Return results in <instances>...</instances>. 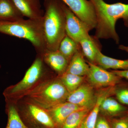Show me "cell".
I'll use <instances>...</instances> for the list:
<instances>
[{
	"mask_svg": "<svg viewBox=\"0 0 128 128\" xmlns=\"http://www.w3.org/2000/svg\"><path fill=\"white\" fill-rule=\"evenodd\" d=\"M43 22L47 50H58L66 35V17L61 0H44Z\"/></svg>",
	"mask_w": 128,
	"mask_h": 128,
	"instance_id": "7a4b0ae2",
	"label": "cell"
},
{
	"mask_svg": "<svg viewBox=\"0 0 128 128\" xmlns=\"http://www.w3.org/2000/svg\"><path fill=\"white\" fill-rule=\"evenodd\" d=\"M96 128H112L106 119L102 117L98 116L96 122Z\"/></svg>",
	"mask_w": 128,
	"mask_h": 128,
	"instance_id": "484cf974",
	"label": "cell"
},
{
	"mask_svg": "<svg viewBox=\"0 0 128 128\" xmlns=\"http://www.w3.org/2000/svg\"><path fill=\"white\" fill-rule=\"evenodd\" d=\"M28 113L34 120L45 128H56L52 119L44 108L31 102L27 105Z\"/></svg>",
	"mask_w": 128,
	"mask_h": 128,
	"instance_id": "5bb4252c",
	"label": "cell"
},
{
	"mask_svg": "<svg viewBox=\"0 0 128 128\" xmlns=\"http://www.w3.org/2000/svg\"><path fill=\"white\" fill-rule=\"evenodd\" d=\"M95 64L105 69L118 70H128V59L120 60L106 56L99 50L97 54Z\"/></svg>",
	"mask_w": 128,
	"mask_h": 128,
	"instance_id": "ac0fdd59",
	"label": "cell"
},
{
	"mask_svg": "<svg viewBox=\"0 0 128 128\" xmlns=\"http://www.w3.org/2000/svg\"><path fill=\"white\" fill-rule=\"evenodd\" d=\"M96 12V25L95 37L98 39L113 40L119 43V36L115 29L118 19L123 20L128 27V4L121 2L108 4L104 0H89Z\"/></svg>",
	"mask_w": 128,
	"mask_h": 128,
	"instance_id": "6da1fadb",
	"label": "cell"
},
{
	"mask_svg": "<svg viewBox=\"0 0 128 128\" xmlns=\"http://www.w3.org/2000/svg\"><path fill=\"white\" fill-rule=\"evenodd\" d=\"M80 49L79 44L66 34L60 42L58 50L70 62L73 55Z\"/></svg>",
	"mask_w": 128,
	"mask_h": 128,
	"instance_id": "44dd1931",
	"label": "cell"
},
{
	"mask_svg": "<svg viewBox=\"0 0 128 128\" xmlns=\"http://www.w3.org/2000/svg\"><path fill=\"white\" fill-rule=\"evenodd\" d=\"M112 128H128V116L113 120L112 122Z\"/></svg>",
	"mask_w": 128,
	"mask_h": 128,
	"instance_id": "cb8c5ba5",
	"label": "cell"
},
{
	"mask_svg": "<svg viewBox=\"0 0 128 128\" xmlns=\"http://www.w3.org/2000/svg\"><path fill=\"white\" fill-rule=\"evenodd\" d=\"M76 16L90 28H96V18L94 6L89 0H61Z\"/></svg>",
	"mask_w": 128,
	"mask_h": 128,
	"instance_id": "52a82bcc",
	"label": "cell"
},
{
	"mask_svg": "<svg viewBox=\"0 0 128 128\" xmlns=\"http://www.w3.org/2000/svg\"><path fill=\"white\" fill-rule=\"evenodd\" d=\"M118 48L121 50H124L128 52V46H124L123 45H120L119 46Z\"/></svg>",
	"mask_w": 128,
	"mask_h": 128,
	"instance_id": "83f0119b",
	"label": "cell"
},
{
	"mask_svg": "<svg viewBox=\"0 0 128 128\" xmlns=\"http://www.w3.org/2000/svg\"><path fill=\"white\" fill-rule=\"evenodd\" d=\"M24 18L12 0H0V20L16 21Z\"/></svg>",
	"mask_w": 128,
	"mask_h": 128,
	"instance_id": "e0dca14e",
	"label": "cell"
},
{
	"mask_svg": "<svg viewBox=\"0 0 128 128\" xmlns=\"http://www.w3.org/2000/svg\"><path fill=\"white\" fill-rule=\"evenodd\" d=\"M43 18L0 20V32L28 40L40 55L47 49L44 34Z\"/></svg>",
	"mask_w": 128,
	"mask_h": 128,
	"instance_id": "3957f363",
	"label": "cell"
},
{
	"mask_svg": "<svg viewBox=\"0 0 128 128\" xmlns=\"http://www.w3.org/2000/svg\"><path fill=\"white\" fill-rule=\"evenodd\" d=\"M126 108L110 96L104 98L100 107V112L106 116H116L126 111Z\"/></svg>",
	"mask_w": 128,
	"mask_h": 128,
	"instance_id": "d6986e66",
	"label": "cell"
},
{
	"mask_svg": "<svg viewBox=\"0 0 128 128\" xmlns=\"http://www.w3.org/2000/svg\"><path fill=\"white\" fill-rule=\"evenodd\" d=\"M89 73L87 75L88 81L92 87H113L118 83L121 78L112 71L108 72L96 64L88 62Z\"/></svg>",
	"mask_w": 128,
	"mask_h": 128,
	"instance_id": "ba28073f",
	"label": "cell"
},
{
	"mask_svg": "<svg viewBox=\"0 0 128 128\" xmlns=\"http://www.w3.org/2000/svg\"><path fill=\"white\" fill-rule=\"evenodd\" d=\"M91 109L82 108L73 112L67 117L60 128H80Z\"/></svg>",
	"mask_w": 128,
	"mask_h": 128,
	"instance_id": "ffe728a7",
	"label": "cell"
},
{
	"mask_svg": "<svg viewBox=\"0 0 128 128\" xmlns=\"http://www.w3.org/2000/svg\"><path fill=\"white\" fill-rule=\"evenodd\" d=\"M116 96L120 102L128 105V89H123L116 92Z\"/></svg>",
	"mask_w": 128,
	"mask_h": 128,
	"instance_id": "d4e9b609",
	"label": "cell"
},
{
	"mask_svg": "<svg viewBox=\"0 0 128 128\" xmlns=\"http://www.w3.org/2000/svg\"><path fill=\"white\" fill-rule=\"evenodd\" d=\"M82 108H84L66 101L45 109L50 115L56 128H60L70 114Z\"/></svg>",
	"mask_w": 128,
	"mask_h": 128,
	"instance_id": "30bf717a",
	"label": "cell"
},
{
	"mask_svg": "<svg viewBox=\"0 0 128 128\" xmlns=\"http://www.w3.org/2000/svg\"><path fill=\"white\" fill-rule=\"evenodd\" d=\"M8 119L6 128H30L26 126L22 120L15 106L7 101Z\"/></svg>",
	"mask_w": 128,
	"mask_h": 128,
	"instance_id": "603a6c76",
	"label": "cell"
},
{
	"mask_svg": "<svg viewBox=\"0 0 128 128\" xmlns=\"http://www.w3.org/2000/svg\"><path fill=\"white\" fill-rule=\"evenodd\" d=\"M62 6L66 17V34L79 44L81 40L90 36L89 32L92 29L63 2Z\"/></svg>",
	"mask_w": 128,
	"mask_h": 128,
	"instance_id": "8992f818",
	"label": "cell"
},
{
	"mask_svg": "<svg viewBox=\"0 0 128 128\" xmlns=\"http://www.w3.org/2000/svg\"><path fill=\"white\" fill-rule=\"evenodd\" d=\"M83 56L80 49L72 58L65 72L80 76H87L89 66L85 61Z\"/></svg>",
	"mask_w": 128,
	"mask_h": 128,
	"instance_id": "9a60e30c",
	"label": "cell"
},
{
	"mask_svg": "<svg viewBox=\"0 0 128 128\" xmlns=\"http://www.w3.org/2000/svg\"><path fill=\"white\" fill-rule=\"evenodd\" d=\"M43 62L42 57L39 55L26 72L22 80L5 90L3 94L6 100L12 102L19 94H23L33 87L43 73Z\"/></svg>",
	"mask_w": 128,
	"mask_h": 128,
	"instance_id": "5b68a950",
	"label": "cell"
},
{
	"mask_svg": "<svg viewBox=\"0 0 128 128\" xmlns=\"http://www.w3.org/2000/svg\"><path fill=\"white\" fill-rule=\"evenodd\" d=\"M112 73L118 76L121 78H124L128 80V70H112Z\"/></svg>",
	"mask_w": 128,
	"mask_h": 128,
	"instance_id": "4316f807",
	"label": "cell"
},
{
	"mask_svg": "<svg viewBox=\"0 0 128 128\" xmlns=\"http://www.w3.org/2000/svg\"><path fill=\"white\" fill-rule=\"evenodd\" d=\"M96 37L89 36L80 40L79 42L83 55L90 62L95 64L97 54L100 50V44Z\"/></svg>",
	"mask_w": 128,
	"mask_h": 128,
	"instance_id": "2e32d148",
	"label": "cell"
},
{
	"mask_svg": "<svg viewBox=\"0 0 128 128\" xmlns=\"http://www.w3.org/2000/svg\"><path fill=\"white\" fill-rule=\"evenodd\" d=\"M113 87H108L100 91L96 96V100L94 106L85 118L80 128H96L97 120L100 112V107L104 98L110 96L114 92Z\"/></svg>",
	"mask_w": 128,
	"mask_h": 128,
	"instance_id": "4fadbf2b",
	"label": "cell"
},
{
	"mask_svg": "<svg viewBox=\"0 0 128 128\" xmlns=\"http://www.w3.org/2000/svg\"><path fill=\"white\" fill-rule=\"evenodd\" d=\"M60 76V80L69 93L75 90L80 86L84 80V76L66 72Z\"/></svg>",
	"mask_w": 128,
	"mask_h": 128,
	"instance_id": "7402d4cb",
	"label": "cell"
},
{
	"mask_svg": "<svg viewBox=\"0 0 128 128\" xmlns=\"http://www.w3.org/2000/svg\"><path fill=\"white\" fill-rule=\"evenodd\" d=\"M24 16L29 19H41L44 12L41 8L40 0H12Z\"/></svg>",
	"mask_w": 128,
	"mask_h": 128,
	"instance_id": "8fae6325",
	"label": "cell"
},
{
	"mask_svg": "<svg viewBox=\"0 0 128 128\" xmlns=\"http://www.w3.org/2000/svg\"><path fill=\"white\" fill-rule=\"evenodd\" d=\"M40 55L44 62L60 75L66 71L70 61L58 50L46 49Z\"/></svg>",
	"mask_w": 128,
	"mask_h": 128,
	"instance_id": "7c38bea8",
	"label": "cell"
},
{
	"mask_svg": "<svg viewBox=\"0 0 128 128\" xmlns=\"http://www.w3.org/2000/svg\"><path fill=\"white\" fill-rule=\"evenodd\" d=\"M23 94L32 103L48 109L66 102L69 92L60 80H53L41 82Z\"/></svg>",
	"mask_w": 128,
	"mask_h": 128,
	"instance_id": "277c9868",
	"label": "cell"
},
{
	"mask_svg": "<svg viewBox=\"0 0 128 128\" xmlns=\"http://www.w3.org/2000/svg\"><path fill=\"white\" fill-rule=\"evenodd\" d=\"M96 100V95L93 87L88 84H82L69 93L66 101L82 108L91 109Z\"/></svg>",
	"mask_w": 128,
	"mask_h": 128,
	"instance_id": "9c48e42d",
	"label": "cell"
}]
</instances>
